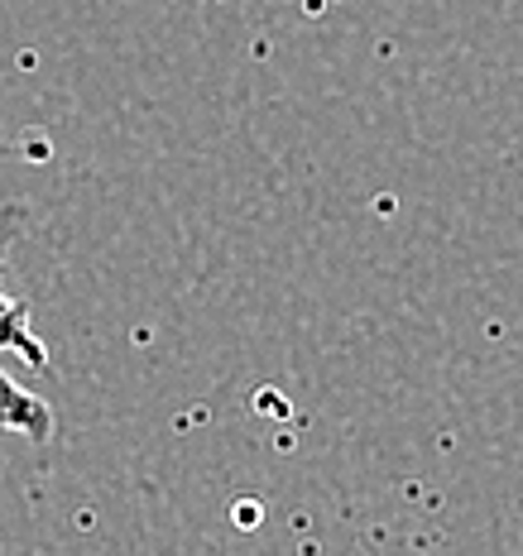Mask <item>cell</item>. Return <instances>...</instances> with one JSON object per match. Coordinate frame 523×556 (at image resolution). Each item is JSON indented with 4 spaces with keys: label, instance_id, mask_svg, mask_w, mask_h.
Here are the masks:
<instances>
[{
    "label": "cell",
    "instance_id": "cell-2",
    "mask_svg": "<svg viewBox=\"0 0 523 556\" xmlns=\"http://www.w3.org/2000/svg\"><path fill=\"white\" fill-rule=\"evenodd\" d=\"M202 5H207V10H212V5H221V0H202Z\"/></svg>",
    "mask_w": 523,
    "mask_h": 556
},
{
    "label": "cell",
    "instance_id": "cell-1",
    "mask_svg": "<svg viewBox=\"0 0 523 556\" xmlns=\"http://www.w3.org/2000/svg\"><path fill=\"white\" fill-rule=\"evenodd\" d=\"M20 236H25V206H5V212H0V351L15 355L25 369H43V375H49L53 355H49V345H43L39 327H34L29 298L20 293L15 274H10V254H15ZM53 432H58V417L49 403L0 369V437H15V442H29V446H49Z\"/></svg>",
    "mask_w": 523,
    "mask_h": 556
}]
</instances>
